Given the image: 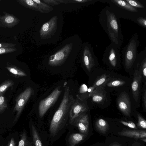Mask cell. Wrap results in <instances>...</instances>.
<instances>
[{
    "label": "cell",
    "mask_w": 146,
    "mask_h": 146,
    "mask_svg": "<svg viewBox=\"0 0 146 146\" xmlns=\"http://www.w3.org/2000/svg\"><path fill=\"white\" fill-rule=\"evenodd\" d=\"M99 0H60V3L67 4L69 3H79L84 5H94Z\"/></svg>",
    "instance_id": "obj_20"
},
{
    "label": "cell",
    "mask_w": 146,
    "mask_h": 146,
    "mask_svg": "<svg viewBox=\"0 0 146 146\" xmlns=\"http://www.w3.org/2000/svg\"><path fill=\"white\" fill-rule=\"evenodd\" d=\"M103 60L112 67H116L119 64L120 60L118 49L111 43L105 50Z\"/></svg>",
    "instance_id": "obj_9"
},
{
    "label": "cell",
    "mask_w": 146,
    "mask_h": 146,
    "mask_svg": "<svg viewBox=\"0 0 146 146\" xmlns=\"http://www.w3.org/2000/svg\"><path fill=\"white\" fill-rule=\"evenodd\" d=\"M34 92L33 88L29 86L17 97L13 112V113L16 112L14 122H16L19 118L26 104Z\"/></svg>",
    "instance_id": "obj_6"
},
{
    "label": "cell",
    "mask_w": 146,
    "mask_h": 146,
    "mask_svg": "<svg viewBox=\"0 0 146 146\" xmlns=\"http://www.w3.org/2000/svg\"><path fill=\"white\" fill-rule=\"evenodd\" d=\"M21 138L18 146H32V144L27 139L26 133L24 131L20 135Z\"/></svg>",
    "instance_id": "obj_27"
},
{
    "label": "cell",
    "mask_w": 146,
    "mask_h": 146,
    "mask_svg": "<svg viewBox=\"0 0 146 146\" xmlns=\"http://www.w3.org/2000/svg\"><path fill=\"white\" fill-rule=\"evenodd\" d=\"M9 146H15V143L14 139L12 138L9 143Z\"/></svg>",
    "instance_id": "obj_37"
},
{
    "label": "cell",
    "mask_w": 146,
    "mask_h": 146,
    "mask_svg": "<svg viewBox=\"0 0 146 146\" xmlns=\"http://www.w3.org/2000/svg\"><path fill=\"white\" fill-rule=\"evenodd\" d=\"M125 84V82L121 79H116L108 82L106 85L110 87H115L122 86Z\"/></svg>",
    "instance_id": "obj_30"
},
{
    "label": "cell",
    "mask_w": 146,
    "mask_h": 146,
    "mask_svg": "<svg viewBox=\"0 0 146 146\" xmlns=\"http://www.w3.org/2000/svg\"><path fill=\"white\" fill-rule=\"evenodd\" d=\"M95 126L96 130L98 132L102 133H105L108 130L109 125L106 120L100 118L96 121Z\"/></svg>",
    "instance_id": "obj_18"
},
{
    "label": "cell",
    "mask_w": 146,
    "mask_h": 146,
    "mask_svg": "<svg viewBox=\"0 0 146 146\" xmlns=\"http://www.w3.org/2000/svg\"><path fill=\"white\" fill-rule=\"evenodd\" d=\"M88 88L86 85L83 84L81 86L79 90V94L76 95L78 99L84 101L89 97L90 94L88 92L87 90Z\"/></svg>",
    "instance_id": "obj_23"
},
{
    "label": "cell",
    "mask_w": 146,
    "mask_h": 146,
    "mask_svg": "<svg viewBox=\"0 0 146 146\" xmlns=\"http://www.w3.org/2000/svg\"><path fill=\"white\" fill-rule=\"evenodd\" d=\"M99 1L107 3L110 9L119 18L133 22L138 17H146V12L133 7L125 0H99Z\"/></svg>",
    "instance_id": "obj_3"
},
{
    "label": "cell",
    "mask_w": 146,
    "mask_h": 146,
    "mask_svg": "<svg viewBox=\"0 0 146 146\" xmlns=\"http://www.w3.org/2000/svg\"><path fill=\"white\" fill-rule=\"evenodd\" d=\"M26 5L32 9L43 13L38 5L32 0H26L24 1Z\"/></svg>",
    "instance_id": "obj_28"
},
{
    "label": "cell",
    "mask_w": 146,
    "mask_h": 146,
    "mask_svg": "<svg viewBox=\"0 0 146 146\" xmlns=\"http://www.w3.org/2000/svg\"><path fill=\"white\" fill-rule=\"evenodd\" d=\"M145 29L146 28V17H140L136 18L133 21Z\"/></svg>",
    "instance_id": "obj_32"
},
{
    "label": "cell",
    "mask_w": 146,
    "mask_h": 146,
    "mask_svg": "<svg viewBox=\"0 0 146 146\" xmlns=\"http://www.w3.org/2000/svg\"><path fill=\"white\" fill-rule=\"evenodd\" d=\"M14 83L13 80L8 79L0 84V95L4 94L8 88L14 85Z\"/></svg>",
    "instance_id": "obj_26"
},
{
    "label": "cell",
    "mask_w": 146,
    "mask_h": 146,
    "mask_svg": "<svg viewBox=\"0 0 146 146\" xmlns=\"http://www.w3.org/2000/svg\"><path fill=\"white\" fill-rule=\"evenodd\" d=\"M33 1L38 5L43 13H48L54 9L51 6L42 2V1L40 0H33Z\"/></svg>",
    "instance_id": "obj_25"
},
{
    "label": "cell",
    "mask_w": 146,
    "mask_h": 146,
    "mask_svg": "<svg viewBox=\"0 0 146 146\" xmlns=\"http://www.w3.org/2000/svg\"><path fill=\"white\" fill-rule=\"evenodd\" d=\"M142 73L141 68L139 66V69H137L134 73L131 88L133 97L135 101L138 102L141 87Z\"/></svg>",
    "instance_id": "obj_13"
},
{
    "label": "cell",
    "mask_w": 146,
    "mask_h": 146,
    "mask_svg": "<svg viewBox=\"0 0 146 146\" xmlns=\"http://www.w3.org/2000/svg\"><path fill=\"white\" fill-rule=\"evenodd\" d=\"M14 20L13 17L11 16H9L6 18L5 19V21L7 23H13Z\"/></svg>",
    "instance_id": "obj_36"
},
{
    "label": "cell",
    "mask_w": 146,
    "mask_h": 146,
    "mask_svg": "<svg viewBox=\"0 0 146 146\" xmlns=\"http://www.w3.org/2000/svg\"><path fill=\"white\" fill-rule=\"evenodd\" d=\"M133 7L139 10L146 12L145 0H125Z\"/></svg>",
    "instance_id": "obj_19"
},
{
    "label": "cell",
    "mask_w": 146,
    "mask_h": 146,
    "mask_svg": "<svg viewBox=\"0 0 146 146\" xmlns=\"http://www.w3.org/2000/svg\"><path fill=\"white\" fill-rule=\"evenodd\" d=\"M72 43L66 44L61 49L49 57L48 64L51 66H61L66 61L72 49Z\"/></svg>",
    "instance_id": "obj_5"
},
{
    "label": "cell",
    "mask_w": 146,
    "mask_h": 146,
    "mask_svg": "<svg viewBox=\"0 0 146 146\" xmlns=\"http://www.w3.org/2000/svg\"><path fill=\"white\" fill-rule=\"evenodd\" d=\"M60 87V86L57 87L49 95L40 102L38 113L40 117H42L50 108L55 103L61 93Z\"/></svg>",
    "instance_id": "obj_7"
},
{
    "label": "cell",
    "mask_w": 146,
    "mask_h": 146,
    "mask_svg": "<svg viewBox=\"0 0 146 146\" xmlns=\"http://www.w3.org/2000/svg\"><path fill=\"white\" fill-rule=\"evenodd\" d=\"M31 129L33 142L35 146H43L38 132L33 125H31Z\"/></svg>",
    "instance_id": "obj_24"
},
{
    "label": "cell",
    "mask_w": 146,
    "mask_h": 146,
    "mask_svg": "<svg viewBox=\"0 0 146 146\" xmlns=\"http://www.w3.org/2000/svg\"><path fill=\"white\" fill-rule=\"evenodd\" d=\"M146 82L145 81L143 86V106L145 111L146 110Z\"/></svg>",
    "instance_id": "obj_33"
},
{
    "label": "cell",
    "mask_w": 146,
    "mask_h": 146,
    "mask_svg": "<svg viewBox=\"0 0 146 146\" xmlns=\"http://www.w3.org/2000/svg\"><path fill=\"white\" fill-rule=\"evenodd\" d=\"M139 139L141 140L142 141H143L146 142V138H140Z\"/></svg>",
    "instance_id": "obj_40"
},
{
    "label": "cell",
    "mask_w": 146,
    "mask_h": 146,
    "mask_svg": "<svg viewBox=\"0 0 146 146\" xmlns=\"http://www.w3.org/2000/svg\"></svg>",
    "instance_id": "obj_42"
},
{
    "label": "cell",
    "mask_w": 146,
    "mask_h": 146,
    "mask_svg": "<svg viewBox=\"0 0 146 146\" xmlns=\"http://www.w3.org/2000/svg\"><path fill=\"white\" fill-rule=\"evenodd\" d=\"M88 109V106L84 101L78 99H75L70 110L69 115L70 122L81 114L86 113Z\"/></svg>",
    "instance_id": "obj_11"
},
{
    "label": "cell",
    "mask_w": 146,
    "mask_h": 146,
    "mask_svg": "<svg viewBox=\"0 0 146 146\" xmlns=\"http://www.w3.org/2000/svg\"><path fill=\"white\" fill-rule=\"evenodd\" d=\"M119 19L109 6L102 9L99 15L100 25L106 33L111 43L118 49L123 41Z\"/></svg>",
    "instance_id": "obj_1"
},
{
    "label": "cell",
    "mask_w": 146,
    "mask_h": 146,
    "mask_svg": "<svg viewBox=\"0 0 146 146\" xmlns=\"http://www.w3.org/2000/svg\"><path fill=\"white\" fill-rule=\"evenodd\" d=\"M110 79V76L107 74H104L96 80L92 86L95 88L99 86H103L108 82Z\"/></svg>",
    "instance_id": "obj_21"
},
{
    "label": "cell",
    "mask_w": 146,
    "mask_h": 146,
    "mask_svg": "<svg viewBox=\"0 0 146 146\" xmlns=\"http://www.w3.org/2000/svg\"><path fill=\"white\" fill-rule=\"evenodd\" d=\"M139 44L138 35L135 33L131 36L122 51L124 65L127 69L131 67L134 64L138 55Z\"/></svg>",
    "instance_id": "obj_4"
},
{
    "label": "cell",
    "mask_w": 146,
    "mask_h": 146,
    "mask_svg": "<svg viewBox=\"0 0 146 146\" xmlns=\"http://www.w3.org/2000/svg\"><path fill=\"white\" fill-rule=\"evenodd\" d=\"M44 3L50 6H56L60 4V3L56 0H42Z\"/></svg>",
    "instance_id": "obj_35"
},
{
    "label": "cell",
    "mask_w": 146,
    "mask_h": 146,
    "mask_svg": "<svg viewBox=\"0 0 146 146\" xmlns=\"http://www.w3.org/2000/svg\"><path fill=\"white\" fill-rule=\"evenodd\" d=\"M70 123L78 128L80 133L88 135L89 122L88 116L86 112L79 115L73 119Z\"/></svg>",
    "instance_id": "obj_12"
},
{
    "label": "cell",
    "mask_w": 146,
    "mask_h": 146,
    "mask_svg": "<svg viewBox=\"0 0 146 146\" xmlns=\"http://www.w3.org/2000/svg\"><path fill=\"white\" fill-rule=\"evenodd\" d=\"M1 44L0 43V48L1 47Z\"/></svg>",
    "instance_id": "obj_41"
},
{
    "label": "cell",
    "mask_w": 146,
    "mask_h": 146,
    "mask_svg": "<svg viewBox=\"0 0 146 146\" xmlns=\"http://www.w3.org/2000/svg\"><path fill=\"white\" fill-rule=\"evenodd\" d=\"M119 122L129 128L137 129V127L135 124L133 122L131 121L127 122L126 121L121 120Z\"/></svg>",
    "instance_id": "obj_34"
},
{
    "label": "cell",
    "mask_w": 146,
    "mask_h": 146,
    "mask_svg": "<svg viewBox=\"0 0 146 146\" xmlns=\"http://www.w3.org/2000/svg\"><path fill=\"white\" fill-rule=\"evenodd\" d=\"M120 135L136 139L146 138V132L145 130L129 129L123 130L118 133Z\"/></svg>",
    "instance_id": "obj_16"
},
{
    "label": "cell",
    "mask_w": 146,
    "mask_h": 146,
    "mask_svg": "<svg viewBox=\"0 0 146 146\" xmlns=\"http://www.w3.org/2000/svg\"><path fill=\"white\" fill-rule=\"evenodd\" d=\"M138 122L137 123V127L143 129L146 128V121L139 114H137Z\"/></svg>",
    "instance_id": "obj_31"
},
{
    "label": "cell",
    "mask_w": 146,
    "mask_h": 146,
    "mask_svg": "<svg viewBox=\"0 0 146 146\" xmlns=\"http://www.w3.org/2000/svg\"><path fill=\"white\" fill-rule=\"evenodd\" d=\"M87 135L81 133H73L71 134L68 138L69 146H75L83 141Z\"/></svg>",
    "instance_id": "obj_17"
},
{
    "label": "cell",
    "mask_w": 146,
    "mask_h": 146,
    "mask_svg": "<svg viewBox=\"0 0 146 146\" xmlns=\"http://www.w3.org/2000/svg\"><path fill=\"white\" fill-rule=\"evenodd\" d=\"M118 108L125 115L129 116L131 112V102L128 94L126 92H122L117 100Z\"/></svg>",
    "instance_id": "obj_14"
},
{
    "label": "cell",
    "mask_w": 146,
    "mask_h": 146,
    "mask_svg": "<svg viewBox=\"0 0 146 146\" xmlns=\"http://www.w3.org/2000/svg\"><path fill=\"white\" fill-rule=\"evenodd\" d=\"M4 94L0 95V114L3 112L8 106L7 99Z\"/></svg>",
    "instance_id": "obj_29"
},
{
    "label": "cell",
    "mask_w": 146,
    "mask_h": 146,
    "mask_svg": "<svg viewBox=\"0 0 146 146\" xmlns=\"http://www.w3.org/2000/svg\"><path fill=\"white\" fill-rule=\"evenodd\" d=\"M5 52V50L4 48H0V54L4 53Z\"/></svg>",
    "instance_id": "obj_39"
},
{
    "label": "cell",
    "mask_w": 146,
    "mask_h": 146,
    "mask_svg": "<svg viewBox=\"0 0 146 146\" xmlns=\"http://www.w3.org/2000/svg\"><path fill=\"white\" fill-rule=\"evenodd\" d=\"M8 71L13 74L15 78L26 76L27 74L23 71L15 66H8L6 67Z\"/></svg>",
    "instance_id": "obj_22"
},
{
    "label": "cell",
    "mask_w": 146,
    "mask_h": 146,
    "mask_svg": "<svg viewBox=\"0 0 146 146\" xmlns=\"http://www.w3.org/2000/svg\"><path fill=\"white\" fill-rule=\"evenodd\" d=\"M75 99L70 93L69 86H66L62 101L50 124L49 131L51 136L54 137L65 124Z\"/></svg>",
    "instance_id": "obj_2"
},
{
    "label": "cell",
    "mask_w": 146,
    "mask_h": 146,
    "mask_svg": "<svg viewBox=\"0 0 146 146\" xmlns=\"http://www.w3.org/2000/svg\"><path fill=\"white\" fill-rule=\"evenodd\" d=\"M93 101L97 103L104 102L106 98V92L105 88L102 86L96 87L90 95Z\"/></svg>",
    "instance_id": "obj_15"
},
{
    "label": "cell",
    "mask_w": 146,
    "mask_h": 146,
    "mask_svg": "<svg viewBox=\"0 0 146 146\" xmlns=\"http://www.w3.org/2000/svg\"><path fill=\"white\" fill-rule=\"evenodd\" d=\"M109 146H121V145L118 142H115L110 144Z\"/></svg>",
    "instance_id": "obj_38"
},
{
    "label": "cell",
    "mask_w": 146,
    "mask_h": 146,
    "mask_svg": "<svg viewBox=\"0 0 146 146\" xmlns=\"http://www.w3.org/2000/svg\"><path fill=\"white\" fill-rule=\"evenodd\" d=\"M57 16H55L42 25L39 31L42 39H48L54 35L57 29Z\"/></svg>",
    "instance_id": "obj_10"
},
{
    "label": "cell",
    "mask_w": 146,
    "mask_h": 146,
    "mask_svg": "<svg viewBox=\"0 0 146 146\" xmlns=\"http://www.w3.org/2000/svg\"><path fill=\"white\" fill-rule=\"evenodd\" d=\"M82 63L88 72L96 65L97 59L93 47L88 42L83 44L82 52Z\"/></svg>",
    "instance_id": "obj_8"
}]
</instances>
